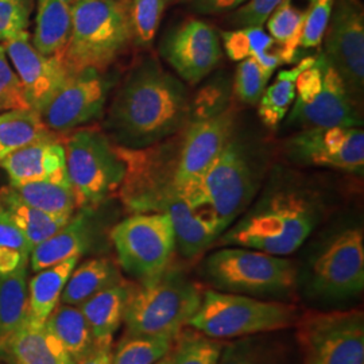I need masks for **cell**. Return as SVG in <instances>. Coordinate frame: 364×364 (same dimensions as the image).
Listing matches in <instances>:
<instances>
[{
    "label": "cell",
    "instance_id": "cell-32",
    "mask_svg": "<svg viewBox=\"0 0 364 364\" xmlns=\"http://www.w3.org/2000/svg\"><path fill=\"white\" fill-rule=\"evenodd\" d=\"M13 188L27 204L53 216L70 219L77 208L76 198L69 183L27 182Z\"/></svg>",
    "mask_w": 364,
    "mask_h": 364
},
{
    "label": "cell",
    "instance_id": "cell-7",
    "mask_svg": "<svg viewBox=\"0 0 364 364\" xmlns=\"http://www.w3.org/2000/svg\"><path fill=\"white\" fill-rule=\"evenodd\" d=\"M66 173L77 208L93 209L119 191L126 165L105 134L84 127L75 131L65 144Z\"/></svg>",
    "mask_w": 364,
    "mask_h": 364
},
{
    "label": "cell",
    "instance_id": "cell-10",
    "mask_svg": "<svg viewBox=\"0 0 364 364\" xmlns=\"http://www.w3.org/2000/svg\"><path fill=\"white\" fill-rule=\"evenodd\" d=\"M111 239L119 264L139 284L165 273L176 250L174 228L166 213H135L114 227Z\"/></svg>",
    "mask_w": 364,
    "mask_h": 364
},
{
    "label": "cell",
    "instance_id": "cell-12",
    "mask_svg": "<svg viewBox=\"0 0 364 364\" xmlns=\"http://www.w3.org/2000/svg\"><path fill=\"white\" fill-rule=\"evenodd\" d=\"M328 61L359 105L364 88V10L360 0H336L324 34Z\"/></svg>",
    "mask_w": 364,
    "mask_h": 364
},
{
    "label": "cell",
    "instance_id": "cell-35",
    "mask_svg": "<svg viewBox=\"0 0 364 364\" xmlns=\"http://www.w3.org/2000/svg\"><path fill=\"white\" fill-rule=\"evenodd\" d=\"M218 364H284L282 355L262 338H240L223 346Z\"/></svg>",
    "mask_w": 364,
    "mask_h": 364
},
{
    "label": "cell",
    "instance_id": "cell-16",
    "mask_svg": "<svg viewBox=\"0 0 364 364\" xmlns=\"http://www.w3.org/2000/svg\"><path fill=\"white\" fill-rule=\"evenodd\" d=\"M287 150L301 164L363 173L364 132L360 127L305 129L287 142Z\"/></svg>",
    "mask_w": 364,
    "mask_h": 364
},
{
    "label": "cell",
    "instance_id": "cell-22",
    "mask_svg": "<svg viewBox=\"0 0 364 364\" xmlns=\"http://www.w3.org/2000/svg\"><path fill=\"white\" fill-rule=\"evenodd\" d=\"M131 285L120 281L78 305L91 328L95 343H112L124 318Z\"/></svg>",
    "mask_w": 364,
    "mask_h": 364
},
{
    "label": "cell",
    "instance_id": "cell-40",
    "mask_svg": "<svg viewBox=\"0 0 364 364\" xmlns=\"http://www.w3.org/2000/svg\"><path fill=\"white\" fill-rule=\"evenodd\" d=\"M13 109H30L22 84L0 43V114Z\"/></svg>",
    "mask_w": 364,
    "mask_h": 364
},
{
    "label": "cell",
    "instance_id": "cell-24",
    "mask_svg": "<svg viewBox=\"0 0 364 364\" xmlns=\"http://www.w3.org/2000/svg\"><path fill=\"white\" fill-rule=\"evenodd\" d=\"M0 210L22 231L33 248L55 234L70 220L31 207L15 192L11 185L0 188Z\"/></svg>",
    "mask_w": 364,
    "mask_h": 364
},
{
    "label": "cell",
    "instance_id": "cell-1",
    "mask_svg": "<svg viewBox=\"0 0 364 364\" xmlns=\"http://www.w3.org/2000/svg\"><path fill=\"white\" fill-rule=\"evenodd\" d=\"M188 117L185 84L156 58H146L131 70L117 92L108 126L123 147L144 149L178 132Z\"/></svg>",
    "mask_w": 364,
    "mask_h": 364
},
{
    "label": "cell",
    "instance_id": "cell-44",
    "mask_svg": "<svg viewBox=\"0 0 364 364\" xmlns=\"http://www.w3.org/2000/svg\"><path fill=\"white\" fill-rule=\"evenodd\" d=\"M247 0H189L192 10L204 15L228 13L243 6Z\"/></svg>",
    "mask_w": 364,
    "mask_h": 364
},
{
    "label": "cell",
    "instance_id": "cell-4",
    "mask_svg": "<svg viewBox=\"0 0 364 364\" xmlns=\"http://www.w3.org/2000/svg\"><path fill=\"white\" fill-rule=\"evenodd\" d=\"M201 299L203 293L197 284L168 269L154 281L131 285L123 318L126 332L176 338L195 316Z\"/></svg>",
    "mask_w": 364,
    "mask_h": 364
},
{
    "label": "cell",
    "instance_id": "cell-38",
    "mask_svg": "<svg viewBox=\"0 0 364 364\" xmlns=\"http://www.w3.org/2000/svg\"><path fill=\"white\" fill-rule=\"evenodd\" d=\"M274 72L260 66L252 57L239 63L235 73L234 91L239 102L258 105Z\"/></svg>",
    "mask_w": 364,
    "mask_h": 364
},
{
    "label": "cell",
    "instance_id": "cell-8",
    "mask_svg": "<svg viewBox=\"0 0 364 364\" xmlns=\"http://www.w3.org/2000/svg\"><path fill=\"white\" fill-rule=\"evenodd\" d=\"M204 272L220 291L243 296L287 294L297 281L293 260L245 247L212 252L204 262Z\"/></svg>",
    "mask_w": 364,
    "mask_h": 364
},
{
    "label": "cell",
    "instance_id": "cell-19",
    "mask_svg": "<svg viewBox=\"0 0 364 364\" xmlns=\"http://www.w3.org/2000/svg\"><path fill=\"white\" fill-rule=\"evenodd\" d=\"M0 168L7 173L11 186L37 181L69 183L65 147L53 134L7 156Z\"/></svg>",
    "mask_w": 364,
    "mask_h": 364
},
{
    "label": "cell",
    "instance_id": "cell-14",
    "mask_svg": "<svg viewBox=\"0 0 364 364\" xmlns=\"http://www.w3.org/2000/svg\"><path fill=\"white\" fill-rule=\"evenodd\" d=\"M235 114L224 109L189 124L178 144L174 185L185 198L198 185L209 165L231 141Z\"/></svg>",
    "mask_w": 364,
    "mask_h": 364
},
{
    "label": "cell",
    "instance_id": "cell-11",
    "mask_svg": "<svg viewBox=\"0 0 364 364\" xmlns=\"http://www.w3.org/2000/svg\"><path fill=\"white\" fill-rule=\"evenodd\" d=\"M308 364H364V317L359 311L312 313L299 324Z\"/></svg>",
    "mask_w": 364,
    "mask_h": 364
},
{
    "label": "cell",
    "instance_id": "cell-27",
    "mask_svg": "<svg viewBox=\"0 0 364 364\" xmlns=\"http://www.w3.org/2000/svg\"><path fill=\"white\" fill-rule=\"evenodd\" d=\"M28 316L27 266L0 275V356Z\"/></svg>",
    "mask_w": 364,
    "mask_h": 364
},
{
    "label": "cell",
    "instance_id": "cell-43",
    "mask_svg": "<svg viewBox=\"0 0 364 364\" xmlns=\"http://www.w3.org/2000/svg\"><path fill=\"white\" fill-rule=\"evenodd\" d=\"M282 0H247L243 6L235 10L231 16V25L240 27H263L269 16Z\"/></svg>",
    "mask_w": 364,
    "mask_h": 364
},
{
    "label": "cell",
    "instance_id": "cell-15",
    "mask_svg": "<svg viewBox=\"0 0 364 364\" xmlns=\"http://www.w3.org/2000/svg\"><path fill=\"white\" fill-rule=\"evenodd\" d=\"M108 91L109 81L96 69L70 73L39 115L50 132L76 130L102 115Z\"/></svg>",
    "mask_w": 364,
    "mask_h": 364
},
{
    "label": "cell",
    "instance_id": "cell-42",
    "mask_svg": "<svg viewBox=\"0 0 364 364\" xmlns=\"http://www.w3.org/2000/svg\"><path fill=\"white\" fill-rule=\"evenodd\" d=\"M31 0H0V41L13 39L27 31Z\"/></svg>",
    "mask_w": 364,
    "mask_h": 364
},
{
    "label": "cell",
    "instance_id": "cell-33",
    "mask_svg": "<svg viewBox=\"0 0 364 364\" xmlns=\"http://www.w3.org/2000/svg\"><path fill=\"white\" fill-rule=\"evenodd\" d=\"M173 344L174 338L170 336L126 332L112 352L111 364H154L173 348Z\"/></svg>",
    "mask_w": 364,
    "mask_h": 364
},
{
    "label": "cell",
    "instance_id": "cell-28",
    "mask_svg": "<svg viewBox=\"0 0 364 364\" xmlns=\"http://www.w3.org/2000/svg\"><path fill=\"white\" fill-rule=\"evenodd\" d=\"M123 281L115 263L108 258H95L76 266L61 294V302L78 306L96 293Z\"/></svg>",
    "mask_w": 364,
    "mask_h": 364
},
{
    "label": "cell",
    "instance_id": "cell-31",
    "mask_svg": "<svg viewBox=\"0 0 364 364\" xmlns=\"http://www.w3.org/2000/svg\"><path fill=\"white\" fill-rule=\"evenodd\" d=\"M45 324L63 343L75 363L95 346L90 324L78 306L66 304L55 306Z\"/></svg>",
    "mask_w": 364,
    "mask_h": 364
},
{
    "label": "cell",
    "instance_id": "cell-3",
    "mask_svg": "<svg viewBox=\"0 0 364 364\" xmlns=\"http://www.w3.org/2000/svg\"><path fill=\"white\" fill-rule=\"evenodd\" d=\"M132 39L127 0H76L72 27L61 57L66 69L103 72Z\"/></svg>",
    "mask_w": 364,
    "mask_h": 364
},
{
    "label": "cell",
    "instance_id": "cell-46",
    "mask_svg": "<svg viewBox=\"0 0 364 364\" xmlns=\"http://www.w3.org/2000/svg\"><path fill=\"white\" fill-rule=\"evenodd\" d=\"M154 364H173V348L168 353H165L159 360Z\"/></svg>",
    "mask_w": 364,
    "mask_h": 364
},
{
    "label": "cell",
    "instance_id": "cell-13",
    "mask_svg": "<svg viewBox=\"0 0 364 364\" xmlns=\"http://www.w3.org/2000/svg\"><path fill=\"white\" fill-rule=\"evenodd\" d=\"M311 285L314 293L343 299L364 287V237L360 228L335 235L312 263Z\"/></svg>",
    "mask_w": 364,
    "mask_h": 364
},
{
    "label": "cell",
    "instance_id": "cell-30",
    "mask_svg": "<svg viewBox=\"0 0 364 364\" xmlns=\"http://www.w3.org/2000/svg\"><path fill=\"white\" fill-rule=\"evenodd\" d=\"M48 130L39 112L34 109H13L0 114V164L27 144L45 138Z\"/></svg>",
    "mask_w": 364,
    "mask_h": 364
},
{
    "label": "cell",
    "instance_id": "cell-23",
    "mask_svg": "<svg viewBox=\"0 0 364 364\" xmlns=\"http://www.w3.org/2000/svg\"><path fill=\"white\" fill-rule=\"evenodd\" d=\"M76 0H38L31 43L39 53L61 58L72 27Z\"/></svg>",
    "mask_w": 364,
    "mask_h": 364
},
{
    "label": "cell",
    "instance_id": "cell-9",
    "mask_svg": "<svg viewBox=\"0 0 364 364\" xmlns=\"http://www.w3.org/2000/svg\"><path fill=\"white\" fill-rule=\"evenodd\" d=\"M289 124L301 130L314 127H360L358 105L323 53L314 55L312 65L296 81V97L290 108Z\"/></svg>",
    "mask_w": 364,
    "mask_h": 364
},
{
    "label": "cell",
    "instance_id": "cell-34",
    "mask_svg": "<svg viewBox=\"0 0 364 364\" xmlns=\"http://www.w3.org/2000/svg\"><path fill=\"white\" fill-rule=\"evenodd\" d=\"M223 346L198 331L181 332L174 338L173 364H218Z\"/></svg>",
    "mask_w": 364,
    "mask_h": 364
},
{
    "label": "cell",
    "instance_id": "cell-5",
    "mask_svg": "<svg viewBox=\"0 0 364 364\" xmlns=\"http://www.w3.org/2000/svg\"><path fill=\"white\" fill-rule=\"evenodd\" d=\"M296 320L294 305L207 290L188 326L208 338L224 340L287 329L294 326Z\"/></svg>",
    "mask_w": 364,
    "mask_h": 364
},
{
    "label": "cell",
    "instance_id": "cell-36",
    "mask_svg": "<svg viewBox=\"0 0 364 364\" xmlns=\"http://www.w3.org/2000/svg\"><path fill=\"white\" fill-rule=\"evenodd\" d=\"M220 39L227 55L236 63L255 57L275 46L272 36L263 27H240L223 31Z\"/></svg>",
    "mask_w": 364,
    "mask_h": 364
},
{
    "label": "cell",
    "instance_id": "cell-29",
    "mask_svg": "<svg viewBox=\"0 0 364 364\" xmlns=\"http://www.w3.org/2000/svg\"><path fill=\"white\" fill-rule=\"evenodd\" d=\"M314 55L305 57L291 69L281 70L270 87H266L258 102V115L260 122L269 127L275 129L290 111L296 97V81L299 73L312 65Z\"/></svg>",
    "mask_w": 364,
    "mask_h": 364
},
{
    "label": "cell",
    "instance_id": "cell-41",
    "mask_svg": "<svg viewBox=\"0 0 364 364\" xmlns=\"http://www.w3.org/2000/svg\"><path fill=\"white\" fill-rule=\"evenodd\" d=\"M335 1L336 0H314L304 22L301 38H299V48L317 49L321 46L326 27L333 11Z\"/></svg>",
    "mask_w": 364,
    "mask_h": 364
},
{
    "label": "cell",
    "instance_id": "cell-6",
    "mask_svg": "<svg viewBox=\"0 0 364 364\" xmlns=\"http://www.w3.org/2000/svg\"><path fill=\"white\" fill-rule=\"evenodd\" d=\"M254 191L247 159L239 144L230 141L185 200L220 236L247 208Z\"/></svg>",
    "mask_w": 364,
    "mask_h": 364
},
{
    "label": "cell",
    "instance_id": "cell-2",
    "mask_svg": "<svg viewBox=\"0 0 364 364\" xmlns=\"http://www.w3.org/2000/svg\"><path fill=\"white\" fill-rule=\"evenodd\" d=\"M320 209L312 196L294 188L269 192L221 234L223 246L258 250L277 257L297 251L312 234Z\"/></svg>",
    "mask_w": 364,
    "mask_h": 364
},
{
    "label": "cell",
    "instance_id": "cell-18",
    "mask_svg": "<svg viewBox=\"0 0 364 364\" xmlns=\"http://www.w3.org/2000/svg\"><path fill=\"white\" fill-rule=\"evenodd\" d=\"M6 54L19 78L27 103L31 109L41 111L70 76L61 58L39 53L25 31L15 38L3 42Z\"/></svg>",
    "mask_w": 364,
    "mask_h": 364
},
{
    "label": "cell",
    "instance_id": "cell-37",
    "mask_svg": "<svg viewBox=\"0 0 364 364\" xmlns=\"http://www.w3.org/2000/svg\"><path fill=\"white\" fill-rule=\"evenodd\" d=\"M31 250L25 235L0 210V275L27 266Z\"/></svg>",
    "mask_w": 364,
    "mask_h": 364
},
{
    "label": "cell",
    "instance_id": "cell-21",
    "mask_svg": "<svg viewBox=\"0 0 364 364\" xmlns=\"http://www.w3.org/2000/svg\"><path fill=\"white\" fill-rule=\"evenodd\" d=\"M3 358L11 364H75L46 324H36L28 318L9 341Z\"/></svg>",
    "mask_w": 364,
    "mask_h": 364
},
{
    "label": "cell",
    "instance_id": "cell-45",
    "mask_svg": "<svg viewBox=\"0 0 364 364\" xmlns=\"http://www.w3.org/2000/svg\"><path fill=\"white\" fill-rule=\"evenodd\" d=\"M112 343H95L93 348L75 364H111Z\"/></svg>",
    "mask_w": 364,
    "mask_h": 364
},
{
    "label": "cell",
    "instance_id": "cell-25",
    "mask_svg": "<svg viewBox=\"0 0 364 364\" xmlns=\"http://www.w3.org/2000/svg\"><path fill=\"white\" fill-rule=\"evenodd\" d=\"M80 257H73L58 264L46 267L28 282V316L27 318L36 324H45L55 306L58 305L66 282Z\"/></svg>",
    "mask_w": 364,
    "mask_h": 364
},
{
    "label": "cell",
    "instance_id": "cell-39",
    "mask_svg": "<svg viewBox=\"0 0 364 364\" xmlns=\"http://www.w3.org/2000/svg\"><path fill=\"white\" fill-rule=\"evenodd\" d=\"M132 39L146 46L153 42L165 9V0H131Z\"/></svg>",
    "mask_w": 364,
    "mask_h": 364
},
{
    "label": "cell",
    "instance_id": "cell-26",
    "mask_svg": "<svg viewBox=\"0 0 364 364\" xmlns=\"http://www.w3.org/2000/svg\"><path fill=\"white\" fill-rule=\"evenodd\" d=\"M313 3L314 0H282L266 21L282 64H290L296 58L304 22Z\"/></svg>",
    "mask_w": 364,
    "mask_h": 364
},
{
    "label": "cell",
    "instance_id": "cell-17",
    "mask_svg": "<svg viewBox=\"0 0 364 364\" xmlns=\"http://www.w3.org/2000/svg\"><path fill=\"white\" fill-rule=\"evenodd\" d=\"M161 54L183 81L197 84L220 63V37L207 22L191 19L170 31Z\"/></svg>",
    "mask_w": 364,
    "mask_h": 364
},
{
    "label": "cell",
    "instance_id": "cell-20",
    "mask_svg": "<svg viewBox=\"0 0 364 364\" xmlns=\"http://www.w3.org/2000/svg\"><path fill=\"white\" fill-rule=\"evenodd\" d=\"M91 212L92 209H81L61 230L31 250L33 272L37 273L69 258L81 257L90 248L93 235Z\"/></svg>",
    "mask_w": 364,
    "mask_h": 364
}]
</instances>
